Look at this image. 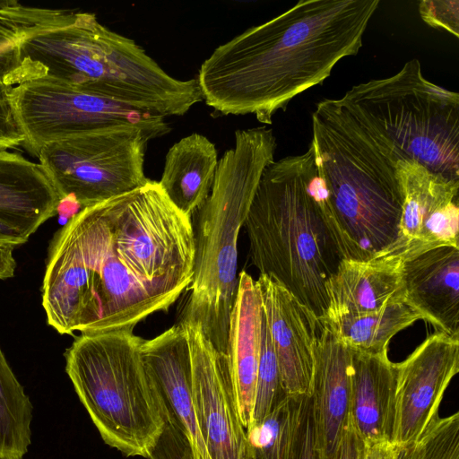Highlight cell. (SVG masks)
<instances>
[{
	"label": "cell",
	"mask_w": 459,
	"mask_h": 459,
	"mask_svg": "<svg viewBox=\"0 0 459 459\" xmlns=\"http://www.w3.org/2000/svg\"><path fill=\"white\" fill-rule=\"evenodd\" d=\"M308 396L285 395L259 422L246 430L251 459H297Z\"/></svg>",
	"instance_id": "obj_24"
},
{
	"label": "cell",
	"mask_w": 459,
	"mask_h": 459,
	"mask_svg": "<svg viewBox=\"0 0 459 459\" xmlns=\"http://www.w3.org/2000/svg\"><path fill=\"white\" fill-rule=\"evenodd\" d=\"M458 371L459 335L440 331L395 363L392 444L417 442L439 418L444 394Z\"/></svg>",
	"instance_id": "obj_12"
},
{
	"label": "cell",
	"mask_w": 459,
	"mask_h": 459,
	"mask_svg": "<svg viewBox=\"0 0 459 459\" xmlns=\"http://www.w3.org/2000/svg\"><path fill=\"white\" fill-rule=\"evenodd\" d=\"M264 316L286 395L309 396L314 348L322 325L281 283L259 274Z\"/></svg>",
	"instance_id": "obj_14"
},
{
	"label": "cell",
	"mask_w": 459,
	"mask_h": 459,
	"mask_svg": "<svg viewBox=\"0 0 459 459\" xmlns=\"http://www.w3.org/2000/svg\"><path fill=\"white\" fill-rule=\"evenodd\" d=\"M217 164L214 144L193 133L169 148L159 184L174 205L192 217L209 196Z\"/></svg>",
	"instance_id": "obj_22"
},
{
	"label": "cell",
	"mask_w": 459,
	"mask_h": 459,
	"mask_svg": "<svg viewBox=\"0 0 459 459\" xmlns=\"http://www.w3.org/2000/svg\"><path fill=\"white\" fill-rule=\"evenodd\" d=\"M316 198L341 259L368 261L396 239L403 192L396 151L340 99L312 113Z\"/></svg>",
	"instance_id": "obj_3"
},
{
	"label": "cell",
	"mask_w": 459,
	"mask_h": 459,
	"mask_svg": "<svg viewBox=\"0 0 459 459\" xmlns=\"http://www.w3.org/2000/svg\"><path fill=\"white\" fill-rule=\"evenodd\" d=\"M179 322L188 338L193 404L208 453L212 459H244L246 430L237 408L227 354L213 346L199 324Z\"/></svg>",
	"instance_id": "obj_13"
},
{
	"label": "cell",
	"mask_w": 459,
	"mask_h": 459,
	"mask_svg": "<svg viewBox=\"0 0 459 459\" xmlns=\"http://www.w3.org/2000/svg\"><path fill=\"white\" fill-rule=\"evenodd\" d=\"M417 444L420 459H459V413L439 417Z\"/></svg>",
	"instance_id": "obj_27"
},
{
	"label": "cell",
	"mask_w": 459,
	"mask_h": 459,
	"mask_svg": "<svg viewBox=\"0 0 459 459\" xmlns=\"http://www.w3.org/2000/svg\"><path fill=\"white\" fill-rule=\"evenodd\" d=\"M401 269L402 264L383 259H342L325 284L327 308L323 325L405 301Z\"/></svg>",
	"instance_id": "obj_20"
},
{
	"label": "cell",
	"mask_w": 459,
	"mask_h": 459,
	"mask_svg": "<svg viewBox=\"0 0 459 459\" xmlns=\"http://www.w3.org/2000/svg\"><path fill=\"white\" fill-rule=\"evenodd\" d=\"M14 247L0 245V279L12 278L14 275L16 262L13 256Z\"/></svg>",
	"instance_id": "obj_33"
},
{
	"label": "cell",
	"mask_w": 459,
	"mask_h": 459,
	"mask_svg": "<svg viewBox=\"0 0 459 459\" xmlns=\"http://www.w3.org/2000/svg\"><path fill=\"white\" fill-rule=\"evenodd\" d=\"M147 459H194V455L185 433L166 420L163 432Z\"/></svg>",
	"instance_id": "obj_29"
},
{
	"label": "cell",
	"mask_w": 459,
	"mask_h": 459,
	"mask_svg": "<svg viewBox=\"0 0 459 459\" xmlns=\"http://www.w3.org/2000/svg\"><path fill=\"white\" fill-rule=\"evenodd\" d=\"M153 139L141 126L121 123L48 143L37 157L61 201L82 209L144 185L146 146Z\"/></svg>",
	"instance_id": "obj_9"
},
{
	"label": "cell",
	"mask_w": 459,
	"mask_h": 459,
	"mask_svg": "<svg viewBox=\"0 0 459 459\" xmlns=\"http://www.w3.org/2000/svg\"><path fill=\"white\" fill-rule=\"evenodd\" d=\"M379 0H303L220 45L202 64L203 100L222 115L271 125L290 101L355 56Z\"/></svg>",
	"instance_id": "obj_2"
},
{
	"label": "cell",
	"mask_w": 459,
	"mask_h": 459,
	"mask_svg": "<svg viewBox=\"0 0 459 459\" xmlns=\"http://www.w3.org/2000/svg\"><path fill=\"white\" fill-rule=\"evenodd\" d=\"M364 444L349 423L344 429L337 459H362Z\"/></svg>",
	"instance_id": "obj_32"
},
{
	"label": "cell",
	"mask_w": 459,
	"mask_h": 459,
	"mask_svg": "<svg viewBox=\"0 0 459 459\" xmlns=\"http://www.w3.org/2000/svg\"><path fill=\"white\" fill-rule=\"evenodd\" d=\"M21 52L40 78L154 116H183L203 100L196 79L169 75L134 40L102 25L94 13L64 10L56 22L27 37Z\"/></svg>",
	"instance_id": "obj_4"
},
{
	"label": "cell",
	"mask_w": 459,
	"mask_h": 459,
	"mask_svg": "<svg viewBox=\"0 0 459 459\" xmlns=\"http://www.w3.org/2000/svg\"><path fill=\"white\" fill-rule=\"evenodd\" d=\"M391 443L364 444L362 459H387Z\"/></svg>",
	"instance_id": "obj_36"
},
{
	"label": "cell",
	"mask_w": 459,
	"mask_h": 459,
	"mask_svg": "<svg viewBox=\"0 0 459 459\" xmlns=\"http://www.w3.org/2000/svg\"><path fill=\"white\" fill-rule=\"evenodd\" d=\"M244 459H251L250 456L248 455L247 452L246 453Z\"/></svg>",
	"instance_id": "obj_37"
},
{
	"label": "cell",
	"mask_w": 459,
	"mask_h": 459,
	"mask_svg": "<svg viewBox=\"0 0 459 459\" xmlns=\"http://www.w3.org/2000/svg\"><path fill=\"white\" fill-rule=\"evenodd\" d=\"M419 13L429 26L459 37L458 0H422L419 4Z\"/></svg>",
	"instance_id": "obj_28"
},
{
	"label": "cell",
	"mask_w": 459,
	"mask_h": 459,
	"mask_svg": "<svg viewBox=\"0 0 459 459\" xmlns=\"http://www.w3.org/2000/svg\"><path fill=\"white\" fill-rule=\"evenodd\" d=\"M23 146L38 156L51 143L105 126L128 123L141 126L154 138L170 131L165 117L133 109L49 78L26 82L8 92Z\"/></svg>",
	"instance_id": "obj_10"
},
{
	"label": "cell",
	"mask_w": 459,
	"mask_h": 459,
	"mask_svg": "<svg viewBox=\"0 0 459 459\" xmlns=\"http://www.w3.org/2000/svg\"><path fill=\"white\" fill-rule=\"evenodd\" d=\"M285 395L286 394L282 388L276 355L264 312L262 319L261 352L251 425L262 420Z\"/></svg>",
	"instance_id": "obj_26"
},
{
	"label": "cell",
	"mask_w": 459,
	"mask_h": 459,
	"mask_svg": "<svg viewBox=\"0 0 459 459\" xmlns=\"http://www.w3.org/2000/svg\"><path fill=\"white\" fill-rule=\"evenodd\" d=\"M297 459H317L314 447L309 396L304 413Z\"/></svg>",
	"instance_id": "obj_31"
},
{
	"label": "cell",
	"mask_w": 459,
	"mask_h": 459,
	"mask_svg": "<svg viewBox=\"0 0 459 459\" xmlns=\"http://www.w3.org/2000/svg\"><path fill=\"white\" fill-rule=\"evenodd\" d=\"M318 172L313 145L274 160L264 171L244 227L259 274L273 277L323 325L325 284L341 257L316 198Z\"/></svg>",
	"instance_id": "obj_5"
},
{
	"label": "cell",
	"mask_w": 459,
	"mask_h": 459,
	"mask_svg": "<svg viewBox=\"0 0 459 459\" xmlns=\"http://www.w3.org/2000/svg\"><path fill=\"white\" fill-rule=\"evenodd\" d=\"M134 329L81 333L65 352V371L102 440L127 457L148 458L166 412Z\"/></svg>",
	"instance_id": "obj_7"
},
{
	"label": "cell",
	"mask_w": 459,
	"mask_h": 459,
	"mask_svg": "<svg viewBox=\"0 0 459 459\" xmlns=\"http://www.w3.org/2000/svg\"><path fill=\"white\" fill-rule=\"evenodd\" d=\"M9 90L0 85V150L22 146L24 136L8 100Z\"/></svg>",
	"instance_id": "obj_30"
},
{
	"label": "cell",
	"mask_w": 459,
	"mask_h": 459,
	"mask_svg": "<svg viewBox=\"0 0 459 459\" xmlns=\"http://www.w3.org/2000/svg\"><path fill=\"white\" fill-rule=\"evenodd\" d=\"M351 350L326 325L319 330L314 348L309 394L314 447L317 459H337L348 423Z\"/></svg>",
	"instance_id": "obj_15"
},
{
	"label": "cell",
	"mask_w": 459,
	"mask_h": 459,
	"mask_svg": "<svg viewBox=\"0 0 459 459\" xmlns=\"http://www.w3.org/2000/svg\"><path fill=\"white\" fill-rule=\"evenodd\" d=\"M24 233L18 229L0 221V245L20 246L29 240Z\"/></svg>",
	"instance_id": "obj_34"
},
{
	"label": "cell",
	"mask_w": 459,
	"mask_h": 459,
	"mask_svg": "<svg viewBox=\"0 0 459 459\" xmlns=\"http://www.w3.org/2000/svg\"><path fill=\"white\" fill-rule=\"evenodd\" d=\"M276 138L265 126L237 130L235 145L218 160L209 196L196 210L194 274L182 321L197 323L227 352L238 274V240Z\"/></svg>",
	"instance_id": "obj_6"
},
{
	"label": "cell",
	"mask_w": 459,
	"mask_h": 459,
	"mask_svg": "<svg viewBox=\"0 0 459 459\" xmlns=\"http://www.w3.org/2000/svg\"><path fill=\"white\" fill-rule=\"evenodd\" d=\"M387 459H420L417 442L407 444H392Z\"/></svg>",
	"instance_id": "obj_35"
},
{
	"label": "cell",
	"mask_w": 459,
	"mask_h": 459,
	"mask_svg": "<svg viewBox=\"0 0 459 459\" xmlns=\"http://www.w3.org/2000/svg\"><path fill=\"white\" fill-rule=\"evenodd\" d=\"M33 406L0 347V459H23L31 444Z\"/></svg>",
	"instance_id": "obj_25"
},
{
	"label": "cell",
	"mask_w": 459,
	"mask_h": 459,
	"mask_svg": "<svg viewBox=\"0 0 459 459\" xmlns=\"http://www.w3.org/2000/svg\"><path fill=\"white\" fill-rule=\"evenodd\" d=\"M401 270L405 302L437 331L459 335V247L425 251Z\"/></svg>",
	"instance_id": "obj_17"
},
{
	"label": "cell",
	"mask_w": 459,
	"mask_h": 459,
	"mask_svg": "<svg viewBox=\"0 0 459 459\" xmlns=\"http://www.w3.org/2000/svg\"><path fill=\"white\" fill-rule=\"evenodd\" d=\"M141 355L160 395L166 420L187 437L194 459H212L195 415L191 385V355L181 322L149 340H143Z\"/></svg>",
	"instance_id": "obj_16"
},
{
	"label": "cell",
	"mask_w": 459,
	"mask_h": 459,
	"mask_svg": "<svg viewBox=\"0 0 459 459\" xmlns=\"http://www.w3.org/2000/svg\"><path fill=\"white\" fill-rule=\"evenodd\" d=\"M195 252L192 217L157 181L82 208L49 245L47 323L60 334L134 329L189 288Z\"/></svg>",
	"instance_id": "obj_1"
},
{
	"label": "cell",
	"mask_w": 459,
	"mask_h": 459,
	"mask_svg": "<svg viewBox=\"0 0 459 459\" xmlns=\"http://www.w3.org/2000/svg\"><path fill=\"white\" fill-rule=\"evenodd\" d=\"M420 319V315L403 301L374 312L341 316L323 325L351 350L382 354L387 353L388 343L396 333Z\"/></svg>",
	"instance_id": "obj_23"
},
{
	"label": "cell",
	"mask_w": 459,
	"mask_h": 459,
	"mask_svg": "<svg viewBox=\"0 0 459 459\" xmlns=\"http://www.w3.org/2000/svg\"><path fill=\"white\" fill-rule=\"evenodd\" d=\"M263 313L257 281L246 271H241L230 317L226 354L237 408L245 430L252 423Z\"/></svg>",
	"instance_id": "obj_18"
},
{
	"label": "cell",
	"mask_w": 459,
	"mask_h": 459,
	"mask_svg": "<svg viewBox=\"0 0 459 459\" xmlns=\"http://www.w3.org/2000/svg\"><path fill=\"white\" fill-rule=\"evenodd\" d=\"M340 100L391 143L399 160L459 179V94L427 80L417 58L394 75L352 86Z\"/></svg>",
	"instance_id": "obj_8"
},
{
	"label": "cell",
	"mask_w": 459,
	"mask_h": 459,
	"mask_svg": "<svg viewBox=\"0 0 459 459\" xmlns=\"http://www.w3.org/2000/svg\"><path fill=\"white\" fill-rule=\"evenodd\" d=\"M60 196L39 163L0 150V221L30 237L58 212Z\"/></svg>",
	"instance_id": "obj_21"
},
{
	"label": "cell",
	"mask_w": 459,
	"mask_h": 459,
	"mask_svg": "<svg viewBox=\"0 0 459 459\" xmlns=\"http://www.w3.org/2000/svg\"><path fill=\"white\" fill-rule=\"evenodd\" d=\"M396 166L403 192L397 238L374 258L402 264L438 247H459V179L403 158Z\"/></svg>",
	"instance_id": "obj_11"
},
{
	"label": "cell",
	"mask_w": 459,
	"mask_h": 459,
	"mask_svg": "<svg viewBox=\"0 0 459 459\" xmlns=\"http://www.w3.org/2000/svg\"><path fill=\"white\" fill-rule=\"evenodd\" d=\"M395 375L387 353L351 350L348 423L365 445L391 443Z\"/></svg>",
	"instance_id": "obj_19"
}]
</instances>
